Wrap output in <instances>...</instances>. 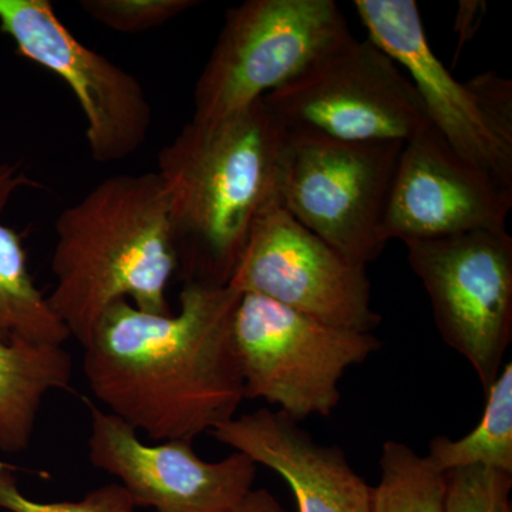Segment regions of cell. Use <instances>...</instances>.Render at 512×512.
<instances>
[{
  "label": "cell",
  "instance_id": "cell-1",
  "mask_svg": "<svg viewBox=\"0 0 512 512\" xmlns=\"http://www.w3.org/2000/svg\"><path fill=\"white\" fill-rule=\"evenodd\" d=\"M241 295L184 282L177 313L113 303L83 346L94 399L156 443L192 441L234 419L245 400L232 342Z\"/></svg>",
  "mask_w": 512,
  "mask_h": 512
},
{
  "label": "cell",
  "instance_id": "cell-2",
  "mask_svg": "<svg viewBox=\"0 0 512 512\" xmlns=\"http://www.w3.org/2000/svg\"><path fill=\"white\" fill-rule=\"evenodd\" d=\"M286 127L265 100L185 124L157 157L184 282L228 286L252 229L279 204Z\"/></svg>",
  "mask_w": 512,
  "mask_h": 512
},
{
  "label": "cell",
  "instance_id": "cell-3",
  "mask_svg": "<svg viewBox=\"0 0 512 512\" xmlns=\"http://www.w3.org/2000/svg\"><path fill=\"white\" fill-rule=\"evenodd\" d=\"M55 231L49 301L82 348L113 303L173 313L167 292L180 262L156 171L111 175L67 207Z\"/></svg>",
  "mask_w": 512,
  "mask_h": 512
},
{
  "label": "cell",
  "instance_id": "cell-4",
  "mask_svg": "<svg viewBox=\"0 0 512 512\" xmlns=\"http://www.w3.org/2000/svg\"><path fill=\"white\" fill-rule=\"evenodd\" d=\"M403 146L286 128L279 205L350 262L367 266L389 242L384 221Z\"/></svg>",
  "mask_w": 512,
  "mask_h": 512
},
{
  "label": "cell",
  "instance_id": "cell-5",
  "mask_svg": "<svg viewBox=\"0 0 512 512\" xmlns=\"http://www.w3.org/2000/svg\"><path fill=\"white\" fill-rule=\"evenodd\" d=\"M350 36L333 0H248L228 9L195 83L192 121L217 123L248 109Z\"/></svg>",
  "mask_w": 512,
  "mask_h": 512
},
{
  "label": "cell",
  "instance_id": "cell-6",
  "mask_svg": "<svg viewBox=\"0 0 512 512\" xmlns=\"http://www.w3.org/2000/svg\"><path fill=\"white\" fill-rule=\"evenodd\" d=\"M232 342L245 399L265 400L299 423L332 414L346 370L382 348L373 333L326 325L254 293L239 298Z\"/></svg>",
  "mask_w": 512,
  "mask_h": 512
},
{
  "label": "cell",
  "instance_id": "cell-7",
  "mask_svg": "<svg viewBox=\"0 0 512 512\" xmlns=\"http://www.w3.org/2000/svg\"><path fill=\"white\" fill-rule=\"evenodd\" d=\"M367 35L416 87L457 156L512 185V83L500 74L458 82L431 49L414 0H355Z\"/></svg>",
  "mask_w": 512,
  "mask_h": 512
},
{
  "label": "cell",
  "instance_id": "cell-8",
  "mask_svg": "<svg viewBox=\"0 0 512 512\" xmlns=\"http://www.w3.org/2000/svg\"><path fill=\"white\" fill-rule=\"evenodd\" d=\"M264 100L286 128L336 140L407 143L431 124L409 77L369 37H348Z\"/></svg>",
  "mask_w": 512,
  "mask_h": 512
},
{
  "label": "cell",
  "instance_id": "cell-9",
  "mask_svg": "<svg viewBox=\"0 0 512 512\" xmlns=\"http://www.w3.org/2000/svg\"><path fill=\"white\" fill-rule=\"evenodd\" d=\"M404 245L441 339L470 363L485 392L512 340L510 234L473 231Z\"/></svg>",
  "mask_w": 512,
  "mask_h": 512
},
{
  "label": "cell",
  "instance_id": "cell-10",
  "mask_svg": "<svg viewBox=\"0 0 512 512\" xmlns=\"http://www.w3.org/2000/svg\"><path fill=\"white\" fill-rule=\"evenodd\" d=\"M0 32L20 56L72 90L86 119L90 157L99 164L134 156L153 126V107L134 74L83 45L49 0H0Z\"/></svg>",
  "mask_w": 512,
  "mask_h": 512
},
{
  "label": "cell",
  "instance_id": "cell-11",
  "mask_svg": "<svg viewBox=\"0 0 512 512\" xmlns=\"http://www.w3.org/2000/svg\"><path fill=\"white\" fill-rule=\"evenodd\" d=\"M228 286L335 328L372 333L382 322L366 266L340 255L279 204L256 222Z\"/></svg>",
  "mask_w": 512,
  "mask_h": 512
},
{
  "label": "cell",
  "instance_id": "cell-12",
  "mask_svg": "<svg viewBox=\"0 0 512 512\" xmlns=\"http://www.w3.org/2000/svg\"><path fill=\"white\" fill-rule=\"evenodd\" d=\"M90 413L89 458L116 477L136 507L153 512H237L252 491L256 464L245 454L202 460L191 440L148 444L138 431L84 399Z\"/></svg>",
  "mask_w": 512,
  "mask_h": 512
},
{
  "label": "cell",
  "instance_id": "cell-13",
  "mask_svg": "<svg viewBox=\"0 0 512 512\" xmlns=\"http://www.w3.org/2000/svg\"><path fill=\"white\" fill-rule=\"evenodd\" d=\"M512 185L457 156L430 124L404 143L387 205V238L421 241L507 231Z\"/></svg>",
  "mask_w": 512,
  "mask_h": 512
},
{
  "label": "cell",
  "instance_id": "cell-14",
  "mask_svg": "<svg viewBox=\"0 0 512 512\" xmlns=\"http://www.w3.org/2000/svg\"><path fill=\"white\" fill-rule=\"evenodd\" d=\"M220 443L284 478L298 512H370L372 487L336 446H323L279 410L235 416L210 431Z\"/></svg>",
  "mask_w": 512,
  "mask_h": 512
},
{
  "label": "cell",
  "instance_id": "cell-15",
  "mask_svg": "<svg viewBox=\"0 0 512 512\" xmlns=\"http://www.w3.org/2000/svg\"><path fill=\"white\" fill-rule=\"evenodd\" d=\"M37 187L19 163H0V214L16 192ZM69 338L49 296L30 274L22 237L0 221V342L63 346Z\"/></svg>",
  "mask_w": 512,
  "mask_h": 512
},
{
  "label": "cell",
  "instance_id": "cell-16",
  "mask_svg": "<svg viewBox=\"0 0 512 512\" xmlns=\"http://www.w3.org/2000/svg\"><path fill=\"white\" fill-rule=\"evenodd\" d=\"M73 359L60 345L0 342V451L28 450L43 400L72 382Z\"/></svg>",
  "mask_w": 512,
  "mask_h": 512
},
{
  "label": "cell",
  "instance_id": "cell-17",
  "mask_svg": "<svg viewBox=\"0 0 512 512\" xmlns=\"http://www.w3.org/2000/svg\"><path fill=\"white\" fill-rule=\"evenodd\" d=\"M480 423L461 439L434 437L427 458L441 473L458 468L487 467L512 474V363L485 390Z\"/></svg>",
  "mask_w": 512,
  "mask_h": 512
},
{
  "label": "cell",
  "instance_id": "cell-18",
  "mask_svg": "<svg viewBox=\"0 0 512 512\" xmlns=\"http://www.w3.org/2000/svg\"><path fill=\"white\" fill-rule=\"evenodd\" d=\"M370 512H446L447 474L400 441L383 444Z\"/></svg>",
  "mask_w": 512,
  "mask_h": 512
},
{
  "label": "cell",
  "instance_id": "cell-19",
  "mask_svg": "<svg viewBox=\"0 0 512 512\" xmlns=\"http://www.w3.org/2000/svg\"><path fill=\"white\" fill-rule=\"evenodd\" d=\"M200 2L195 0H83L80 8L100 25L138 35L167 25Z\"/></svg>",
  "mask_w": 512,
  "mask_h": 512
},
{
  "label": "cell",
  "instance_id": "cell-20",
  "mask_svg": "<svg viewBox=\"0 0 512 512\" xmlns=\"http://www.w3.org/2000/svg\"><path fill=\"white\" fill-rule=\"evenodd\" d=\"M512 474L487 467L447 473L446 512H512Z\"/></svg>",
  "mask_w": 512,
  "mask_h": 512
},
{
  "label": "cell",
  "instance_id": "cell-21",
  "mask_svg": "<svg viewBox=\"0 0 512 512\" xmlns=\"http://www.w3.org/2000/svg\"><path fill=\"white\" fill-rule=\"evenodd\" d=\"M0 508L10 512H136V504L119 483L101 485L80 501L42 503L20 491L9 466L0 461Z\"/></svg>",
  "mask_w": 512,
  "mask_h": 512
},
{
  "label": "cell",
  "instance_id": "cell-22",
  "mask_svg": "<svg viewBox=\"0 0 512 512\" xmlns=\"http://www.w3.org/2000/svg\"><path fill=\"white\" fill-rule=\"evenodd\" d=\"M485 9H487L485 2H476V0L474 2H471V0L470 2H461L458 6L456 19L457 53H460L464 45L476 35L481 22H483Z\"/></svg>",
  "mask_w": 512,
  "mask_h": 512
},
{
  "label": "cell",
  "instance_id": "cell-23",
  "mask_svg": "<svg viewBox=\"0 0 512 512\" xmlns=\"http://www.w3.org/2000/svg\"><path fill=\"white\" fill-rule=\"evenodd\" d=\"M237 512H286L269 491L252 490Z\"/></svg>",
  "mask_w": 512,
  "mask_h": 512
}]
</instances>
